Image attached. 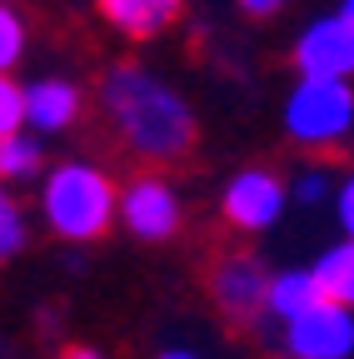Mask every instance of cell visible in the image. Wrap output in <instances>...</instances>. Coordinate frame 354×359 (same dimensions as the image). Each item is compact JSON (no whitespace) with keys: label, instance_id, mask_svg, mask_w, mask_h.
Listing matches in <instances>:
<instances>
[{"label":"cell","instance_id":"cell-4","mask_svg":"<svg viewBox=\"0 0 354 359\" xmlns=\"http://www.w3.org/2000/svg\"><path fill=\"white\" fill-rule=\"evenodd\" d=\"M115 224L140 245L175 240L180 224H185V200L175 190V180L160 175V170H140L125 185H115Z\"/></svg>","mask_w":354,"mask_h":359},{"label":"cell","instance_id":"cell-10","mask_svg":"<svg viewBox=\"0 0 354 359\" xmlns=\"http://www.w3.org/2000/svg\"><path fill=\"white\" fill-rule=\"evenodd\" d=\"M325 304L315 275H309V264H290V269H270V285H264V320L275 325H290L299 320L304 309Z\"/></svg>","mask_w":354,"mask_h":359},{"label":"cell","instance_id":"cell-15","mask_svg":"<svg viewBox=\"0 0 354 359\" xmlns=\"http://www.w3.org/2000/svg\"><path fill=\"white\" fill-rule=\"evenodd\" d=\"M25 45H30L25 15L0 0V75H15V65L25 60Z\"/></svg>","mask_w":354,"mask_h":359},{"label":"cell","instance_id":"cell-9","mask_svg":"<svg viewBox=\"0 0 354 359\" xmlns=\"http://www.w3.org/2000/svg\"><path fill=\"white\" fill-rule=\"evenodd\" d=\"M20 115H25V135L35 140H50L80 125L85 115V90L65 75H40L20 85Z\"/></svg>","mask_w":354,"mask_h":359},{"label":"cell","instance_id":"cell-2","mask_svg":"<svg viewBox=\"0 0 354 359\" xmlns=\"http://www.w3.org/2000/svg\"><path fill=\"white\" fill-rule=\"evenodd\" d=\"M40 224L65 245H95L115 224V180L90 160H60L35 180Z\"/></svg>","mask_w":354,"mask_h":359},{"label":"cell","instance_id":"cell-1","mask_svg":"<svg viewBox=\"0 0 354 359\" xmlns=\"http://www.w3.org/2000/svg\"><path fill=\"white\" fill-rule=\"evenodd\" d=\"M95 105H100L105 125L115 130V140L145 165L185 160L200 140L195 105L140 60L105 65L95 80Z\"/></svg>","mask_w":354,"mask_h":359},{"label":"cell","instance_id":"cell-22","mask_svg":"<svg viewBox=\"0 0 354 359\" xmlns=\"http://www.w3.org/2000/svg\"><path fill=\"white\" fill-rule=\"evenodd\" d=\"M334 11H339V20H344V25L354 30V0H344V6H334Z\"/></svg>","mask_w":354,"mask_h":359},{"label":"cell","instance_id":"cell-13","mask_svg":"<svg viewBox=\"0 0 354 359\" xmlns=\"http://www.w3.org/2000/svg\"><path fill=\"white\" fill-rule=\"evenodd\" d=\"M46 175V140H35V135H11V140H0V185L15 190V185H35V180Z\"/></svg>","mask_w":354,"mask_h":359},{"label":"cell","instance_id":"cell-19","mask_svg":"<svg viewBox=\"0 0 354 359\" xmlns=\"http://www.w3.org/2000/svg\"><path fill=\"white\" fill-rule=\"evenodd\" d=\"M240 15L245 20H275V15H285V6L280 0H240Z\"/></svg>","mask_w":354,"mask_h":359},{"label":"cell","instance_id":"cell-3","mask_svg":"<svg viewBox=\"0 0 354 359\" xmlns=\"http://www.w3.org/2000/svg\"><path fill=\"white\" fill-rule=\"evenodd\" d=\"M280 125L304 150H334L354 140V85L344 80H294L285 90Z\"/></svg>","mask_w":354,"mask_h":359},{"label":"cell","instance_id":"cell-6","mask_svg":"<svg viewBox=\"0 0 354 359\" xmlns=\"http://www.w3.org/2000/svg\"><path fill=\"white\" fill-rule=\"evenodd\" d=\"M290 65L294 80H344L354 85V30L339 20V11L309 15L290 40Z\"/></svg>","mask_w":354,"mask_h":359},{"label":"cell","instance_id":"cell-17","mask_svg":"<svg viewBox=\"0 0 354 359\" xmlns=\"http://www.w3.org/2000/svg\"><path fill=\"white\" fill-rule=\"evenodd\" d=\"M25 130V115H20V80L15 75H0V140Z\"/></svg>","mask_w":354,"mask_h":359},{"label":"cell","instance_id":"cell-23","mask_svg":"<svg viewBox=\"0 0 354 359\" xmlns=\"http://www.w3.org/2000/svg\"><path fill=\"white\" fill-rule=\"evenodd\" d=\"M0 359H6V354H0Z\"/></svg>","mask_w":354,"mask_h":359},{"label":"cell","instance_id":"cell-12","mask_svg":"<svg viewBox=\"0 0 354 359\" xmlns=\"http://www.w3.org/2000/svg\"><path fill=\"white\" fill-rule=\"evenodd\" d=\"M309 275H315L325 304H339L354 314V240H334L315 255V264H309Z\"/></svg>","mask_w":354,"mask_h":359},{"label":"cell","instance_id":"cell-18","mask_svg":"<svg viewBox=\"0 0 354 359\" xmlns=\"http://www.w3.org/2000/svg\"><path fill=\"white\" fill-rule=\"evenodd\" d=\"M329 210H334V224H339V240H354V170H344L329 190Z\"/></svg>","mask_w":354,"mask_h":359},{"label":"cell","instance_id":"cell-8","mask_svg":"<svg viewBox=\"0 0 354 359\" xmlns=\"http://www.w3.org/2000/svg\"><path fill=\"white\" fill-rule=\"evenodd\" d=\"M285 359H354V314L339 304H315L299 320L280 325Z\"/></svg>","mask_w":354,"mask_h":359},{"label":"cell","instance_id":"cell-7","mask_svg":"<svg viewBox=\"0 0 354 359\" xmlns=\"http://www.w3.org/2000/svg\"><path fill=\"white\" fill-rule=\"evenodd\" d=\"M264 285H270V264L250 250L219 255L210 269V299L230 325H254L264 320Z\"/></svg>","mask_w":354,"mask_h":359},{"label":"cell","instance_id":"cell-21","mask_svg":"<svg viewBox=\"0 0 354 359\" xmlns=\"http://www.w3.org/2000/svg\"><path fill=\"white\" fill-rule=\"evenodd\" d=\"M155 359H205L200 349H190V344H170V349H160Z\"/></svg>","mask_w":354,"mask_h":359},{"label":"cell","instance_id":"cell-11","mask_svg":"<svg viewBox=\"0 0 354 359\" xmlns=\"http://www.w3.org/2000/svg\"><path fill=\"white\" fill-rule=\"evenodd\" d=\"M95 11L125 40H155L165 25L180 20V6H175V0H100Z\"/></svg>","mask_w":354,"mask_h":359},{"label":"cell","instance_id":"cell-5","mask_svg":"<svg viewBox=\"0 0 354 359\" xmlns=\"http://www.w3.org/2000/svg\"><path fill=\"white\" fill-rule=\"evenodd\" d=\"M285 210H290L285 175H275L270 165H245L219 185V215H225V224L240 230V235L275 230L285 219Z\"/></svg>","mask_w":354,"mask_h":359},{"label":"cell","instance_id":"cell-16","mask_svg":"<svg viewBox=\"0 0 354 359\" xmlns=\"http://www.w3.org/2000/svg\"><path fill=\"white\" fill-rule=\"evenodd\" d=\"M285 190H290V205H304V210H320L329 205V190H334V175L329 165H304L294 180H285Z\"/></svg>","mask_w":354,"mask_h":359},{"label":"cell","instance_id":"cell-14","mask_svg":"<svg viewBox=\"0 0 354 359\" xmlns=\"http://www.w3.org/2000/svg\"><path fill=\"white\" fill-rule=\"evenodd\" d=\"M25 245H30V219H25V205L15 200V190L0 185V264H11Z\"/></svg>","mask_w":354,"mask_h":359},{"label":"cell","instance_id":"cell-20","mask_svg":"<svg viewBox=\"0 0 354 359\" xmlns=\"http://www.w3.org/2000/svg\"><path fill=\"white\" fill-rule=\"evenodd\" d=\"M60 359H105V349H95V344H65Z\"/></svg>","mask_w":354,"mask_h":359}]
</instances>
